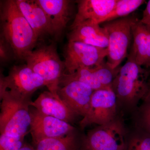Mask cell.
<instances>
[{"instance_id": "5bb4252c", "label": "cell", "mask_w": 150, "mask_h": 150, "mask_svg": "<svg viewBox=\"0 0 150 150\" xmlns=\"http://www.w3.org/2000/svg\"><path fill=\"white\" fill-rule=\"evenodd\" d=\"M39 112L69 123L77 115L60 98L58 94L44 91L30 104Z\"/></svg>"}, {"instance_id": "5b68a950", "label": "cell", "mask_w": 150, "mask_h": 150, "mask_svg": "<svg viewBox=\"0 0 150 150\" xmlns=\"http://www.w3.org/2000/svg\"><path fill=\"white\" fill-rule=\"evenodd\" d=\"M137 18L132 16L117 19L102 23L108 38L106 63L113 69L126 58L132 38V27Z\"/></svg>"}, {"instance_id": "44dd1931", "label": "cell", "mask_w": 150, "mask_h": 150, "mask_svg": "<svg viewBox=\"0 0 150 150\" xmlns=\"http://www.w3.org/2000/svg\"><path fill=\"white\" fill-rule=\"evenodd\" d=\"M121 67L113 69L106 62H103L93 68L100 82L104 88L111 87L112 83L119 72Z\"/></svg>"}, {"instance_id": "cb8c5ba5", "label": "cell", "mask_w": 150, "mask_h": 150, "mask_svg": "<svg viewBox=\"0 0 150 150\" xmlns=\"http://www.w3.org/2000/svg\"><path fill=\"white\" fill-rule=\"evenodd\" d=\"M126 150H150V135L143 132L132 137L127 143Z\"/></svg>"}, {"instance_id": "ac0fdd59", "label": "cell", "mask_w": 150, "mask_h": 150, "mask_svg": "<svg viewBox=\"0 0 150 150\" xmlns=\"http://www.w3.org/2000/svg\"><path fill=\"white\" fill-rule=\"evenodd\" d=\"M35 145V150H76L78 143L73 132L64 137L44 139Z\"/></svg>"}, {"instance_id": "e0dca14e", "label": "cell", "mask_w": 150, "mask_h": 150, "mask_svg": "<svg viewBox=\"0 0 150 150\" xmlns=\"http://www.w3.org/2000/svg\"><path fill=\"white\" fill-rule=\"evenodd\" d=\"M100 24L92 22L82 23L71 30L69 41L81 42L100 48H107L108 35L106 29Z\"/></svg>"}, {"instance_id": "f1b7e54d", "label": "cell", "mask_w": 150, "mask_h": 150, "mask_svg": "<svg viewBox=\"0 0 150 150\" xmlns=\"http://www.w3.org/2000/svg\"><path fill=\"white\" fill-rule=\"evenodd\" d=\"M149 70V74H150V69L149 70Z\"/></svg>"}, {"instance_id": "8fae6325", "label": "cell", "mask_w": 150, "mask_h": 150, "mask_svg": "<svg viewBox=\"0 0 150 150\" xmlns=\"http://www.w3.org/2000/svg\"><path fill=\"white\" fill-rule=\"evenodd\" d=\"M94 91L79 81L61 83L58 94L61 99L77 115L84 117L89 108Z\"/></svg>"}, {"instance_id": "7c38bea8", "label": "cell", "mask_w": 150, "mask_h": 150, "mask_svg": "<svg viewBox=\"0 0 150 150\" xmlns=\"http://www.w3.org/2000/svg\"><path fill=\"white\" fill-rule=\"evenodd\" d=\"M118 0H81L71 30L83 23L100 24L112 12Z\"/></svg>"}, {"instance_id": "603a6c76", "label": "cell", "mask_w": 150, "mask_h": 150, "mask_svg": "<svg viewBox=\"0 0 150 150\" xmlns=\"http://www.w3.org/2000/svg\"><path fill=\"white\" fill-rule=\"evenodd\" d=\"M25 136L15 137L1 134L0 150H20L24 144Z\"/></svg>"}, {"instance_id": "4fadbf2b", "label": "cell", "mask_w": 150, "mask_h": 150, "mask_svg": "<svg viewBox=\"0 0 150 150\" xmlns=\"http://www.w3.org/2000/svg\"><path fill=\"white\" fill-rule=\"evenodd\" d=\"M16 1L38 40L45 36H54L49 17L35 0H16Z\"/></svg>"}, {"instance_id": "9a60e30c", "label": "cell", "mask_w": 150, "mask_h": 150, "mask_svg": "<svg viewBox=\"0 0 150 150\" xmlns=\"http://www.w3.org/2000/svg\"><path fill=\"white\" fill-rule=\"evenodd\" d=\"M51 21L54 37L58 38L71 19V1L68 0H35Z\"/></svg>"}, {"instance_id": "d6986e66", "label": "cell", "mask_w": 150, "mask_h": 150, "mask_svg": "<svg viewBox=\"0 0 150 150\" xmlns=\"http://www.w3.org/2000/svg\"><path fill=\"white\" fill-rule=\"evenodd\" d=\"M71 80L79 81L83 83L90 87L94 91L104 88L97 77L93 68H81L72 74H67L64 73L61 78L60 84Z\"/></svg>"}, {"instance_id": "8992f818", "label": "cell", "mask_w": 150, "mask_h": 150, "mask_svg": "<svg viewBox=\"0 0 150 150\" xmlns=\"http://www.w3.org/2000/svg\"><path fill=\"white\" fill-rule=\"evenodd\" d=\"M0 98V134L15 137L26 136L31 121L30 105L9 98Z\"/></svg>"}, {"instance_id": "7402d4cb", "label": "cell", "mask_w": 150, "mask_h": 150, "mask_svg": "<svg viewBox=\"0 0 150 150\" xmlns=\"http://www.w3.org/2000/svg\"><path fill=\"white\" fill-rule=\"evenodd\" d=\"M139 110V121L143 132L150 135V92L143 100Z\"/></svg>"}, {"instance_id": "83f0119b", "label": "cell", "mask_w": 150, "mask_h": 150, "mask_svg": "<svg viewBox=\"0 0 150 150\" xmlns=\"http://www.w3.org/2000/svg\"><path fill=\"white\" fill-rule=\"evenodd\" d=\"M148 84H149V93L150 92V79L149 80V81H148Z\"/></svg>"}, {"instance_id": "ba28073f", "label": "cell", "mask_w": 150, "mask_h": 150, "mask_svg": "<svg viewBox=\"0 0 150 150\" xmlns=\"http://www.w3.org/2000/svg\"><path fill=\"white\" fill-rule=\"evenodd\" d=\"M117 102V97L111 87L94 91L88 112L80 121L81 128L93 124L101 126L115 120Z\"/></svg>"}, {"instance_id": "52a82bcc", "label": "cell", "mask_w": 150, "mask_h": 150, "mask_svg": "<svg viewBox=\"0 0 150 150\" xmlns=\"http://www.w3.org/2000/svg\"><path fill=\"white\" fill-rule=\"evenodd\" d=\"M122 123L115 119L88 132L82 142L83 150H126L125 133Z\"/></svg>"}, {"instance_id": "7a4b0ae2", "label": "cell", "mask_w": 150, "mask_h": 150, "mask_svg": "<svg viewBox=\"0 0 150 150\" xmlns=\"http://www.w3.org/2000/svg\"><path fill=\"white\" fill-rule=\"evenodd\" d=\"M149 70L138 64L129 54L111 87L118 101L133 105L144 99L149 91Z\"/></svg>"}, {"instance_id": "3957f363", "label": "cell", "mask_w": 150, "mask_h": 150, "mask_svg": "<svg viewBox=\"0 0 150 150\" xmlns=\"http://www.w3.org/2000/svg\"><path fill=\"white\" fill-rule=\"evenodd\" d=\"M24 60L31 69L43 79L48 91L57 94L60 80L64 73L65 65L55 44L38 46L27 54Z\"/></svg>"}, {"instance_id": "2e32d148", "label": "cell", "mask_w": 150, "mask_h": 150, "mask_svg": "<svg viewBox=\"0 0 150 150\" xmlns=\"http://www.w3.org/2000/svg\"><path fill=\"white\" fill-rule=\"evenodd\" d=\"M133 46L129 55L138 64L150 69V27L137 18L132 27Z\"/></svg>"}, {"instance_id": "ffe728a7", "label": "cell", "mask_w": 150, "mask_h": 150, "mask_svg": "<svg viewBox=\"0 0 150 150\" xmlns=\"http://www.w3.org/2000/svg\"><path fill=\"white\" fill-rule=\"evenodd\" d=\"M145 2L144 0H118L114 8L103 23L128 16Z\"/></svg>"}, {"instance_id": "4316f807", "label": "cell", "mask_w": 150, "mask_h": 150, "mask_svg": "<svg viewBox=\"0 0 150 150\" xmlns=\"http://www.w3.org/2000/svg\"><path fill=\"white\" fill-rule=\"evenodd\" d=\"M20 150H35V149L29 145L24 144L23 146Z\"/></svg>"}, {"instance_id": "30bf717a", "label": "cell", "mask_w": 150, "mask_h": 150, "mask_svg": "<svg viewBox=\"0 0 150 150\" xmlns=\"http://www.w3.org/2000/svg\"><path fill=\"white\" fill-rule=\"evenodd\" d=\"M31 121L29 132L34 144L48 138L64 137L74 132L69 123L45 115L35 108L30 109Z\"/></svg>"}, {"instance_id": "d4e9b609", "label": "cell", "mask_w": 150, "mask_h": 150, "mask_svg": "<svg viewBox=\"0 0 150 150\" xmlns=\"http://www.w3.org/2000/svg\"><path fill=\"white\" fill-rule=\"evenodd\" d=\"M16 59L14 52L8 44L2 38L0 37V62L1 65H6Z\"/></svg>"}, {"instance_id": "277c9868", "label": "cell", "mask_w": 150, "mask_h": 150, "mask_svg": "<svg viewBox=\"0 0 150 150\" xmlns=\"http://www.w3.org/2000/svg\"><path fill=\"white\" fill-rule=\"evenodd\" d=\"M44 86L43 79L26 64L14 66L7 76L1 72L0 98H9L30 105L33 93Z\"/></svg>"}, {"instance_id": "9c48e42d", "label": "cell", "mask_w": 150, "mask_h": 150, "mask_svg": "<svg viewBox=\"0 0 150 150\" xmlns=\"http://www.w3.org/2000/svg\"><path fill=\"white\" fill-rule=\"evenodd\" d=\"M108 55L107 48L69 41L64 50L66 74H72L83 67H96L104 62Z\"/></svg>"}, {"instance_id": "484cf974", "label": "cell", "mask_w": 150, "mask_h": 150, "mask_svg": "<svg viewBox=\"0 0 150 150\" xmlns=\"http://www.w3.org/2000/svg\"><path fill=\"white\" fill-rule=\"evenodd\" d=\"M140 21L143 24L150 27V0L148 2L146 8L143 11L142 17Z\"/></svg>"}, {"instance_id": "6da1fadb", "label": "cell", "mask_w": 150, "mask_h": 150, "mask_svg": "<svg viewBox=\"0 0 150 150\" xmlns=\"http://www.w3.org/2000/svg\"><path fill=\"white\" fill-rule=\"evenodd\" d=\"M0 23V37L10 45L16 59L24 60L38 40L16 0L1 1Z\"/></svg>"}]
</instances>
